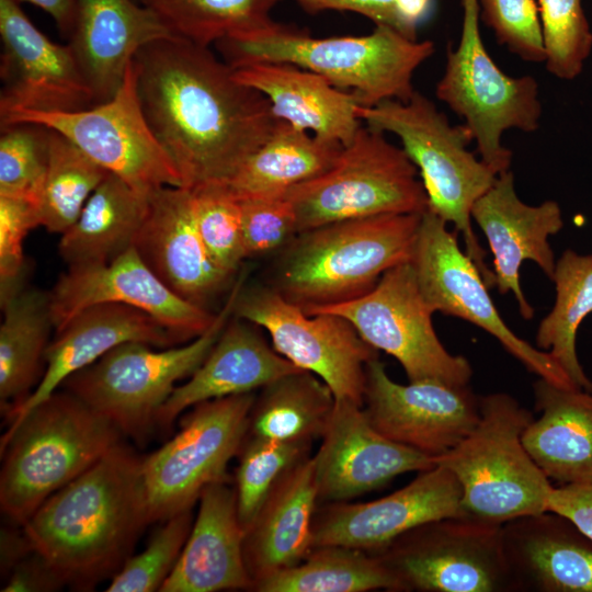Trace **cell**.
Segmentation results:
<instances>
[{
	"mask_svg": "<svg viewBox=\"0 0 592 592\" xmlns=\"http://www.w3.org/2000/svg\"><path fill=\"white\" fill-rule=\"evenodd\" d=\"M134 62L143 111L183 187L227 183L281 123L209 46L174 35L140 48Z\"/></svg>",
	"mask_w": 592,
	"mask_h": 592,
	"instance_id": "cell-1",
	"label": "cell"
},
{
	"mask_svg": "<svg viewBox=\"0 0 592 592\" xmlns=\"http://www.w3.org/2000/svg\"><path fill=\"white\" fill-rule=\"evenodd\" d=\"M148 524L143 458L119 443L22 527L65 585L87 591L118 572Z\"/></svg>",
	"mask_w": 592,
	"mask_h": 592,
	"instance_id": "cell-2",
	"label": "cell"
},
{
	"mask_svg": "<svg viewBox=\"0 0 592 592\" xmlns=\"http://www.w3.org/2000/svg\"><path fill=\"white\" fill-rule=\"evenodd\" d=\"M232 68L254 62H286L316 72L335 88L353 93L362 106L407 101L414 93V71L434 53L431 41L411 39L375 25L362 36L315 37L273 21L215 44Z\"/></svg>",
	"mask_w": 592,
	"mask_h": 592,
	"instance_id": "cell-3",
	"label": "cell"
},
{
	"mask_svg": "<svg viewBox=\"0 0 592 592\" xmlns=\"http://www.w3.org/2000/svg\"><path fill=\"white\" fill-rule=\"evenodd\" d=\"M422 214H384L298 232L277 259L270 286L306 312L369 292L410 262Z\"/></svg>",
	"mask_w": 592,
	"mask_h": 592,
	"instance_id": "cell-4",
	"label": "cell"
},
{
	"mask_svg": "<svg viewBox=\"0 0 592 592\" xmlns=\"http://www.w3.org/2000/svg\"><path fill=\"white\" fill-rule=\"evenodd\" d=\"M121 435L80 398L55 391L1 436V511L23 525L52 494L119 444Z\"/></svg>",
	"mask_w": 592,
	"mask_h": 592,
	"instance_id": "cell-5",
	"label": "cell"
},
{
	"mask_svg": "<svg viewBox=\"0 0 592 592\" xmlns=\"http://www.w3.org/2000/svg\"><path fill=\"white\" fill-rule=\"evenodd\" d=\"M357 113L367 126L400 139L401 148L419 172L428 210L455 225L463 235L466 253L486 285L494 287V273L486 264V251L471 227V208L498 174L468 149L474 141L469 129L465 124L452 125L435 104L418 91L407 101L361 105Z\"/></svg>",
	"mask_w": 592,
	"mask_h": 592,
	"instance_id": "cell-6",
	"label": "cell"
},
{
	"mask_svg": "<svg viewBox=\"0 0 592 592\" xmlns=\"http://www.w3.org/2000/svg\"><path fill=\"white\" fill-rule=\"evenodd\" d=\"M479 407L473 431L433 458L458 480L463 516L502 525L547 512L554 486L522 441L533 414L504 392L481 396Z\"/></svg>",
	"mask_w": 592,
	"mask_h": 592,
	"instance_id": "cell-7",
	"label": "cell"
},
{
	"mask_svg": "<svg viewBox=\"0 0 592 592\" xmlns=\"http://www.w3.org/2000/svg\"><path fill=\"white\" fill-rule=\"evenodd\" d=\"M246 276L247 273H240L215 321L196 339L160 350L144 342L122 343L68 377L61 386L112 422L122 434L145 442L177 383L190 377L216 343L232 316Z\"/></svg>",
	"mask_w": 592,
	"mask_h": 592,
	"instance_id": "cell-8",
	"label": "cell"
},
{
	"mask_svg": "<svg viewBox=\"0 0 592 592\" xmlns=\"http://www.w3.org/2000/svg\"><path fill=\"white\" fill-rule=\"evenodd\" d=\"M458 44L448 47L435 94L465 121L480 159L497 174L510 169L512 151L502 143L504 132L538 129L543 113L537 80L512 77L494 62L481 38L478 0H462Z\"/></svg>",
	"mask_w": 592,
	"mask_h": 592,
	"instance_id": "cell-9",
	"label": "cell"
},
{
	"mask_svg": "<svg viewBox=\"0 0 592 592\" xmlns=\"http://www.w3.org/2000/svg\"><path fill=\"white\" fill-rule=\"evenodd\" d=\"M298 232L384 214H423L428 197L419 172L385 133L361 126L335 163L287 194Z\"/></svg>",
	"mask_w": 592,
	"mask_h": 592,
	"instance_id": "cell-10",
	"label": "cell"
},
{
	"mask_svg": "<svg viewBox=\"0 0 592 592\" xmlns=\"http://www.w3.org/2000/svg\"><path fill=\"white\" fill-rule=\"evenodd\" d=\"M254 392L200 402L180 431L143 458L149 523L190 510L210 485L229 480L227 467L247 435Z\"/></svg>",
	"mask_w": 592,
	"mask_h": 592,
	"instance_id": "cell-11",
	"label": "cell"
},
{
	"mask_svg": "<svg viewBox=\"0 0 592 592\" xmlns=\"http://www.w3.org/2000/svg\"><path fill=\"white\" fill-rule=\"evenodd\" d=\"M14 123H33L58 132L143 195L163 186L183 187L178 169L143 111L134 59L111 100L80 111H14L0 116V126Z\"/></svg>",
	"mask_w": 592,
	"mask_h": 592,
	"instance_id": "cell-12",
	"label": "cell"
},
{
	"mask_svg": "<svg viewBox=\"0 0 592 592\" xmlns=\"http://www.w3.org/2000/svg\"><path fill=\"white\" fill-rule=\"evenodd\" d=\"M377 555L399 591L513 592L502 525L466 516L424 523Z\"/></svg>",
	"mask_w": 592,
	"mask_h": 592,
	"instance_id": "cell-13",
	"label": "cell"
},
{
	"mask_svg": "<svg viewBox=\"0 0 592 592\" xmlns=\"http://www.w3.org/2000/svg\"><path fill=\"white\" fill-rule=\"evenodd\" d=\"M232 316L267 331L274 350L303 371L325 382L335 400L363 406L368 362L378 351L368 345L344 317L307 314L273 287L239 289Z\"/></svg>",
	"mask_w": 592,
	"mask_h": 592,
	"instance_id": "cell-14",
	"label": "cell"
},
{
	"mask_svg": "<svg viewBox=\"0 0 592 592\" xmlns=\"http://www.w3.org/2000/svg\"><path fill=\"white\" fill-rule=\"evenodd\" d=\"M316 312L344 317L368 345L395 357L409 382L470 383L473 367L440 341L432 323L434 312L422 296L410 262L387 271L363 296L307 314Z\"/></svg>",
	"mask_w": 592,
	"mask_h": 592,
	"instance_id": "cell-15",
	"label": "cell"
},
{
	"mask_svg": "<svg viewBox=\"0 0 592 592\" xmlns=\"http://www.w3.org/2000/svg\"><path fill=\"white\" fill-rule=\"evenodd\" d=\"M410 263L433 312L458 317L483 329L530 372L561 387L576 388L548 352L534 348L508 327L478 267L460 249L457 235L430 210L421 216Z\"/></svg>",
	"mask_w": 592,
	"mask_h": 592,
	"instance_id": "cell-16",
	"label": "cell"
},
{
	"mask_svg": "<svg viewBox=\"0 0 592 592\" xmlns=\"http://www.w3.org/2000/svg\"><path fill=\"white\" fill-rule=\"evenodd\" d=\"M479 398L468 386L425 379L399 384L378 357L366 366L363 409L386 437L432 458L462 442L476 426Z\"/></svg>",
	"mask_w": 592,
	"mask_h": 592,
	"instance_id": "cell-17",
	"label": "cell"
},
{
	"mask_svg": "<svg viewBox=\"0 0 592 592\" xmlns=\"http://www.w3.org/2000/svg\"><path fill=\"white\" fill-rule=\"evenodd\" d=\"M48 296L55 331L83 309L103 303L124 304L148 314L178 342L196 339L217 316L170 289L135 247L107 264L68 269Z\"/></svg>",
	"mask_w": 592,
	"mask_h": 592,
	"instance_id": "cell-18",
	"label": "cell"
},
{
	"mask_svg": "<svg viewBox=\"0 0 592 592\" xmlns=\"http://www.w3.org/2000/svg\"><path fill=\"white\" fill-rule=\"evenodd\" d=\"M462 494L453 473L434 465L380 499L325 503L314 516L312 548L338 545L378 554L424 523L463 516Z\"/></svg>",
	"mask_w": 592,
	"mask_h": 592,
	"instance_id": "cell-19",
	"label": "cell"
},
{
	"mask_svg": "<svg viewBox=\"0 0 592 592\" xmlns=\"http://www.w3.org/2000/svg\"><path fill=\"white\" fill-rule=\"evenodd\" d=\"M20 0H0V116L14 111L72 112L95 105L69 45L46 37Z\"/></svg>",
	"mask_w": 592,
	"mask_h": 592,
	"instance_id": "cell-20",
	"label": "cell"
},
{
	"mask_svg": "<svg viewBox=\"0 0 592 592\" xmlns=\"http://www.w3.org/2000/svg\"><path fill=\"white\" fill-rule=\"evenodd\" d=\"M312 456L319 502L351 501L395 477L432 468L434 459L382 434L363 406L335 400Z\"/></svg>",
	"mask_w": 592,
	"mask_h": 592,
	"instance_id": "cell-21",
	"label": "cell"
},
{
	"mask_svg": "<svg viewBox=\"0 0 592 592\" xmlns=\"http://www.w3.org/2000/svg\"><path fill=\"white\" fill-rule=\"evenodd\" d=\"M471 218L493 254L496 287L502 295L513 293L521 316L531 319L534 308L521 288L520 269L524 261H532L553 278L556 261L548 237L563 227L559 204L551 200L535 206L523 203L509 169L475 202Z\"/></svg>",
	"mask_w": 592,
	"mask_h": 592,
	"instance_id": "cell-22",
	"label": "cell"
},
{
	"mask_svg": "<svg viewBox=\"0 0 592 592\" xmlns=\"http://www.w3.org/2000/svg\"><path fill=\"white\" fill-rule=\"evenodd\" d=\"M134 247L157 276L183 299L206 308L235 276L221 270L200 235L191 191L163 186L148 196Z\"/></svg>",
	"mask_w": 592,
	"mask_h": 592,
	"instance_id": "cell-23",
	"label": "cell"
},
{
	"mask_svg": "<svg viewBox=\"0 0 592 592\" xmlns=\"http://www.w3.org/2000/svg\"><path fill=\"white\" fill-rule=\"evenodd\" d=\"M174 36L160 14L134 0H78L69 46L95 105L121 88L128 65L144 46Z\"/></svg>",
	"mask_w": 592,
	"mask_h": 592,
	"instance_id": "cell-24",
	"label": "cell"
},
{
	"mask_svg": "<svg viewBox=\"0 0 592 592\" xmlns=\"http://www.w3.org/2000/svg\"><path fill=\"white\" fill-rule=\"evenodd\" d=\"M130 341L156 348L178 343L156 319L128 305L96 304L77 314L50 340L42 378L31 395L5 415L8 429L57 391L68 377L93 364L113 348Z\"/></svg>",
	"mask_w": 592,
	"mask_h": 592,
	"instance_id": "cell-25",
	"label": "cell"
},
{
	"mask_svg": "<svg viewBox=\"0 0 592 592\" xmlns=\"http://www.w3.org/2000/svg\"><path fill=\"white\" fill-rule=\"evenodd\" d=\"M502 545L514 592H592V539L565 516L511 520Z\"/></svg>",
	"mask_w": 592,
	"mask_h": 592,
	"instance_id": "cell-26",
	"label": "cell"
},
{
	"mask_svg": "<svg viewBox=\"0 0 592 592\" xmlns=\"http://www.w3.org/2000/svg\"><path fill=\"white\" fill-rule=\"evenodd\" d=\"M255 327L230 317L203 363L160 408L156 428L168 430L182 412L200 402L254 392L300 371L270 346Z\"/></svg>",
	"mask_w": 592,
	"mask_h": 592,
	"instance_id": "cell-27",
	"label": "cell"
},
{
	"mask_svg": "<svg viewBox=\"0 0 592 592\" xmlns=\"http://www.w3.org/2000/svg\"><path fill=\"white\" fill-rule=\"evenodd\" d=\"M180 558L160 591L251 590L243 556L244 531L229 480L208 486Z\"/></svg>",
	"mask_w": 592,
	"mask_h": 592,
	"instance_id": "cell-28",
	"label": "cell"
},
{
	"mask_svg": "<svg viewBox=\"0 0 592 592\" xmlns=\"http://www.w3.org/2000/svg\"><path fill=\"white\" fill-rule=\"evenodd\" d=\"M318 504L314 459L309 455L278 478L244 532L243 556L252 587L306 558L312 549Z\"/></svg>",
	"mask_w": 592,
	"mask_h": 592,
	"instance_id": "cell-29",
	"label": "cell"
},
{
	"mask_svg": "<svg viewBox=\"0 0 592 592\" xmlns=\"http://www.w3.org/2000/svg\"><path fill=\"white\" fill-rule=\"evenodd\" d=\"M234 72L267 99L277 118L312 135L346 146L362 126L358 99L316 72L286 62H254Z\"/></svg>",
	"mask_w": 592,
	"mask_h": 592,
	"instance_id": "cell-30",
	"label": "cell"
},
{
	"mask_svg": "<svg viewBox=\"0 0 592 592\" xmlns=\"http://www.w3.org/2000/svg\"><path fill=\"white\" fill-rule=\"evenodd\" d=\"M539 415L522 441L537 466L554 481L592 483V395L544 378L533 385Z\"/></svg>",
	"mask_w": 592,
	"mask_h": 592,
	"instance_id": "cell-31",
	"label": "cell"
},
{
	"mask_svg": "<svg viewBox=\"0 0 592 592\" xmlns=\"http://www.w3.org/2000/svg\"><path fill=\"white\" fill-rule=\"evenodd\" d=\"M148 196L109 173L60 235L58 252L68 269L107 264L134 247L148 213Z\"/></svg>",
	"mask_w": 592,
	"mask_h": 592,
	"instance_id": "cell-32",
	"label": "cell"
},
{
	"mask_svg": "<svg viewBox=\"0 0 592 592\" xmlns=\"http://www.w3.org/2000/svg\"><path fill=\"white\" fill-rule=\"evenodd\" d=\"M343 147L281 121L225 184L237 197L286 195L295 186L329 170Z\"/></svg>",
	"mask_w": 592,
	"mask_h": 592,
	"instance_id": "cell-33",
	"label": "cell"
},
{
	"mask_svg": "<svg viewBox=\"0 0 592 592\" xmlns=\"http://www.w3.org/2000/svg\"><path fill=\"white\" fill-rule=\"evenodd\" d=\"M0 406L7 415L20 406L39 383L49 334L55 330L48 293L24 288L1 307Z\"/></svg>",
	"mask_w": 592,
	"mask_h": 592,
	"instance_id": "cell-34",
	"label": "cell"
},
{
	"mask_svg": "<svg viewBox=\"0 0 592 592\" xmlns=\"http://www.w3.org/2000/svg\"><path fill=\"white\" fill-rule=\"evenodd\" d=\"M334 403L333 392L315 374L303 369L286 374L255 396L247 435L311 445L321 437Z\"/></svg>",
	"mask_w": 592,
	"mask_h": 592,
	"instance_id": "cell-35",
	"label": "cell"
},
{
	"mask_svg": "<svg viewBox=\"0 0 592 592\" xmlns=\"http://www.w3.org/2000/svg\"><path fill=\"white\" fill-rule=\"evenodd\" d=\"M399 591L395 576L374 554L338 545L314 547L298 565L255 582L257 592Z\"/></svg>",
	"mask_w": 592,
	"mask_h": 592,
	"instance_id": "cell-36",
	"label": "cell"
},
{
	"mask_svg": "<svg viewBox=\"0 0 592 592\" xmlns=\"http://www.w3.org/2000/svg\"><path fill=\"white\" fill-rule=\"evenodd\" d=\"M551 281L556 301L538 326L536 345L551 355L576 388L592 392L576 346L579 327L592 314V254L566 250L556 261Z\"/></svg>",
	"mask_w": 592,
	"mask_h": 592,
	"instance_id": "cell-37",
	"label": "cell"
},
{
	"mask_svg": "<svg viewBox=\"0 0 592 592\" xmlns=\"http://www.w3.org/2000/svg\"><path fill=\"white\" fill-rule=\"evenodd\" d=\"M48 129V162L37 209L41 226L61 235L110 172L64 135Z\"/></svg>",
	"mask_w": 592,
	"mask_h": 592,
	"instance_id": "cell-38",
	"label": "cell"
},
{
	"mask_svg": "<svg viewBox=\"0 0 592 592\" xmlns=\"http://www.w3.org/2000/svg\"><path fill=\"white\" fill-rule=\"evenodd\" d=\"M277 0H141L174 35L203 46L262 29Z\"/></svg>",
	"mask_w": 592,
	"mask_h": 592,
	"instance_id": "cell-39",
	"label": "cell"
},
{
	"mask_svg": "<svg viewBox=\"0 0 592 592\" xmlns=\"http://www.w3.org/2000/svg\"><path fill=\"white\" fill-rule=\"evenodd\" d=\"M311 445L276 443L246 435L238 456L235 491L243 531L251 525L278 478L310 455Z\"/></svg>",
	"mask_w": 592,
	"mask_h": 592,
	"instance_id": "cell-40",
	"label": "cell"
},
{
	"mask_svg": "<svg viewBox=\"0 0 592 592\" xmlns=\"http://www.w3.org/2000/svg\"><path fill=\"white\" fill-rule=\"evenodd\" d=\"M190 191L196 225L208 253L221 270L235 276L247 259L238 197L224 183L202 184Z\"/></svg>",
	"mask_w": 592,
	"mask_h": 592,
	"instance_id": "cell-41",
	"label": "cell"
},
{
	"mask_svg": "<svg viewBox=\"0 0 592 592\" xmlns=\"http://www.w3.org/2000/svg\"><path fill=\"white\" fill-rule=\"evenodd\" d=\"M49 129L33 123L1 126L0 196L38 204L48 162Z\"/></svg>",
	"mask_w": 592,
	"mask_h": 592,
	"instance_id": "cell-42",
	"label": "cell"
},
{
	"mask_svg": "<svg viewBox=\"0 0 592 592\" xmlns=\"http://www.w3.org/2000/svg\"><path fill=\"white\" fill-rule=\"evenodd\" d=\"M546 68L553 76L577 78L592 50V32L581 0H537Z\"/></svg>",
	"mask_w": 592,
	"mask_h": 592,
	"instance_id": "cell-43",
	"label": "cell"
},
{
	"mask_svg": "<svg viewBox=\"0 0 592 592\" xmlns=\"http://www.w3.org/2000/svg\"><path fill=\"white\" fill-rule=\"evenodd\" d=\"M192 509L162 521L147 547L130 556L112 578L107 592L160 591L174 569L193 525Z\"/></svg>",
	"mask_w": 592,
	"mask_h": 592,
	"instance_id": "cell-44",
	"label": "cell"
},
{
	"mask_svg": "<svg viewBox=\"0 0 592 592\" xmlns=\"http://www.w3.org/2000/svg\"><path fill=\"white\" fill-rule=\"evenodd\" d=\"M478 3L480 20L493 31L498 43L525 61H545L537 0H478Z\"/></svg>",
	"mask_w": 592,
	"mask_h": 592,
	"instance_id": "cell-45",
	"label": "cell"
},
{
	"mask_svg": "<svg viewBox=\"0 0 592 592\" xmlns=\"http://www.w3.org/2000/svg\"><path fill=\"white\" fill-rule=\"evenodd\" d=\"M41 226L37 205L21 197L0 196V305L21 293L29 273L23 244Z\"/></svg>",
	"mask_w": 592,
	"mask_h": 592,
	"instance_id": "cell-46",
	"label": "cell"
},
{
	"mask_svg": "<svg viewBox=\"0 0 592 592\" xmlns=\"http://www.w3.org/2000/svg\"><path fill=\"white\" fill-rule=\"evenodd\" d=\"M247 259L281 251L298 234L295 208L287 197H238Z\"/></svg>",
	"mask_w": 592,
	"mask_h": 592,
	"instance_id": "cell-47",
	"label": "cell"
},
{
	"mask_svg": "<svg viewBox=\"0 0 592 592\" xmlns=\"http://www.w3.org/2000/svg\"><path fill=\"white\" fill-rule=\"evenodd\" d=\"M281 1V0H277ZM308 13L327 10L350 11L418 39V26L430 11L432 0H293Z\"/></svg>",
	"mask_w": 592,
	"mask_h": 592,
	"instance_id": "cell-48",
	"label": "cell"
},
{
	"mask_svg": "<svg viewBox=\"0 0 592 592\" xmlns=\"http://www.w3.org/2000/svg\"><path fill=\"white\" fill-rule=\"evenodd\" d=\"M548 511L565 516L592 539V483L554 486Z\"/></svg>",
	"mask_w": 592,
	"mask_h": 592,
	"instance_id": "cell-49",
	"label": "cell"
},
{
	"mask_svg": "<svg viewBox=\"0 0 592 592\" xmlns=\"http://www.w3.org/2000/svg\"><path fill=\"white\" fill-rule=\"evenodd\" d=\"M65 585L48 563L35 551L23 558L10 571V578L1 591H54Z\"/></svg>",
	"mask_w": 592,
	"mask_h": 592,
	"instance_id": "cell-50",
	"label": "cell"
},
{
	"mask_svg": "<svg viewBox=\"0 0 592 592\" xmlns=\"http://www.w3.org/2000/svg\"><path fill=\"white\" fill-rule=\"evenodd\" d=\"M34 551L24 531L4 530L1 533V569L5 573L18 565L29 553Z\"/></svg>",
	"mask_w": 592,
	"mask_h": 592,
	"instance_id": "cell-51",
	"label": "cell"
},
{
	"mask_svg": "<svg viewBox=\"0 0 592 592\" xmlns=\"http://www.w3.org/2000/svg\"><path fill=\"white\" fill-rule=\"evenodd\" d=\"M29 2L45 11L55 21L58 30L66 36H70L78 7V0H20Z\"/></svg>",
	"mask_w": 592,
	"mask_h": 592,
	"instance_id": "cell-52",
	"label": "cell"
},
{
	"mask_svg": "<svg viewBox=\"0 0 592 592\" xmlns=\"http://www.w3.org/2000/svg\"><path fill=\"white\" fill-rule=\"evenodd\" d=\"M141 1V0H140Z\"/></svg>",
	"mask_w": 592,
	"mask_h": 592,
	"instance_id": "cell-53",
	"label": "cell"
}]
</instances>
